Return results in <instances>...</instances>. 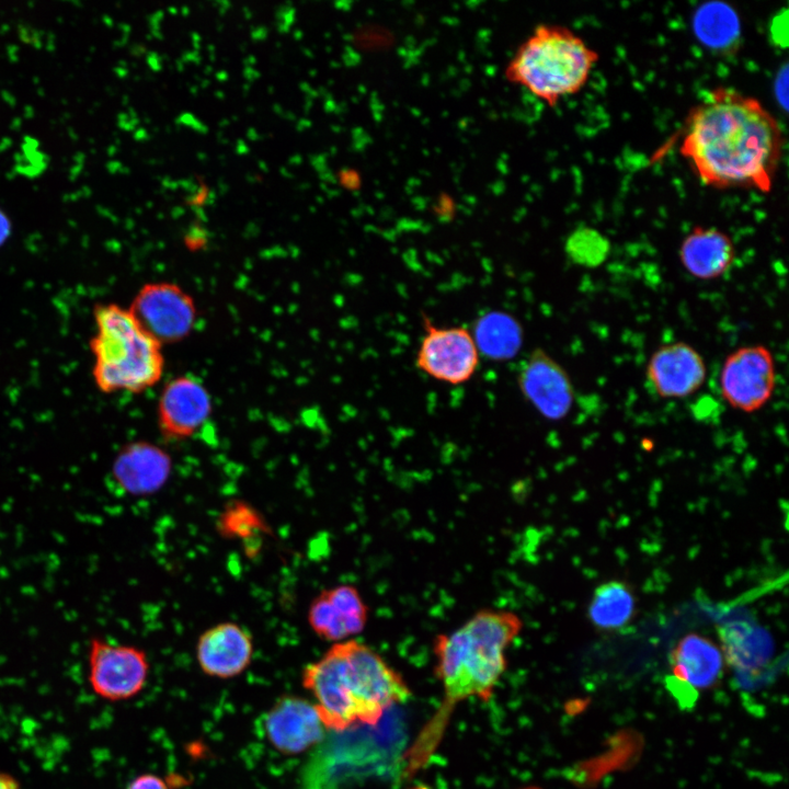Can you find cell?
Masks as SVG:
<instances>
[{
    "mask_svg": "<svg viewBox=\"0 0 789 789\" xmlns=\"http://www.w3.org/2000/svg\"><path fill=\"white\" fill-rule=\"evenodd\" d=\"M782 145L777 119L757 99L718 87L690 108L679 151L708 186L768 193Z\"/></svg>",
    "mask_w": 789,
    "mask_h": 789,
    "instance_id": "1",
    "label": "cell"
},
{
    "mask_svg": "<svg viewBox=\"0 0 789 789\" xmlns=\"http://www.w3.org/2000/svg\"><path fill=\"white\" fill-rule=\"evenodd\" d=\"M523 629L522 618L507 609L484 608L457 629L434 639L435 675L443 687L436 713L405 757L413 775L423 767L443 737L454 708L469 698L488 701L507 666L506 650Z\"/></svg>",
    "mask_w": 789,
    "mask_h": 789,
    "instance_id": "2",
    "label": "cell"
},
{
    "mask_svg": "<svg viewBox=\"0 0 789 789\" xmlns=\"http://www.w3.org/2000/svg\"><path fill=\"white\" fill-rule=\"evenodd\" d=\"M301 678L324 728L334 732L375 727L387 709L411 696L401 674L355 639L333 643L305 666Z\"/></svg>",
    "mask_w": 789,
    "mask_h": 789,
    "instance_id": "3",
    "label": "cell"
},
{
    "mask_svg": "<svg viewBox=\"0 0 789 789\" xmlns=\"http://www.w3.org/2000/svg\"><path fill=\"white\" fill-rule=\"evenodd\" d=\"M96 334L90 341L94 355L93 378L105 393L142 392L163 375L162 345L138 322L129 309L116 304L94 308Z\"/></svg>",
    "mask_w": 789,
    "mask_h": 789,
    "instance_id": "4",
    "label": "cell"
},
{
    "mask_svg": "<svg viewBox=\"0 0 789 789\" xmlns=\"http://www.w3.org/2000/svg\"><path fill=\"white\" fill-rule=\"evenodd\" d=\"M598 53L572 30L537 25L518 46L505 68V78L554 106L579 92L588 80Z\"/></svg>",
    "mask_w": 789,
    "mask_h": 789,
    "instance_id": "5",
    "label": "cell"
},
{
    "mask_svg": "<svg viewBox=\"0 0 789 789\" xmlns=\"http://www.w3.org/2000/svg\"><path fill=\"white\" fill-rule=\"evenodd\" d=\"M719 387L722 399L744 413L761 410L773 397L776 365L770 350L762 344L744 345L724 359Z\"/></svg>",
    "mask_w": 789,
    "mask_h": 789,
    "instance_id": "6",
    "label": "cell"
},
{
    "mask_svg": "<svg viewBox=\"0 0 789 789\" xmlns=\"http://www.w3.org/2000/svg\"><path fill=\"white\" fill-rule=\"evenodd\" d=\"M423 335L415 355L416 367L428 377L449 385L467 382L476 374L480 354L465 327H436L423 317Z\"/></svg>",
    "mask_w": 789,
    "mask_h": 789,
    "instance_id": "7",
    "label": "cell"
},
{
    "mask_svg": "<svg viewBox=\"0 0 789 789\" xmlns=\"http://www.w3.org/2000/svg\"><path fill=\"white\" fill-rule=\"evenodd\" d=\"M88 663L91 689L108 701L135 697L144 689L149 675V662L144 650L110 643L99 637L90 641Z\"/></svg>",
    "mask_w": 789,
    "mask_h": 789,
    "instance_id": "8",
    "label": "cell"
},
{
    "mask_svg": "<svg viewBox=\"0 0 789 789\" xmlns=\"http://www.w3.org/2000/svg\"><path fill=\"white\" fill-rule=\"evenodd\" d=\"M129 310L161 345L185 339L193 331L197 319L193 298L183 288L169 282L144 285Z\"/></svg>",
    "mask_w": 789,
    "mask_h": 789,
    "instance_id": "9",
    "label": "cell"
},
{
    "mask_svg": "<svg viewBox=\"0 0 789 789\" xmlns=\"http://www.w3.org/2000/svg\"><path fill=\"white\" fill-rule=\"evenodd\" d=\"M517 385L525 400L547 420H562L573 407L575 391L570 376L545 350H533L522 362Z\"/></svg>",
    "mask_w": 789,
    "mask_h": 789,
    "instance_id": "10",
    "label": "cell"
},
{
    "mask_svg": "<svg viewBox=\"0 0 789 789\" xmlns=\"http://www.w3.org/2000/svg\"><path fill=\"white\" fill-rule=\"evenodd\" d=\"M707 378L702 355L690 344L678 341L659 346L645 367L651 390L663 399H683L696 393Z\"/></svg>",
    "mask_w": 789,
    "mask_h": 789,
    "instance_id": "11",
    "label": "cell"
},
{
    "mask_svg": "<svg viewBox=\"0 0 789 789\" xmlns=\"http://www.w3.org/2000/svg\"><path fill=\"white\" fill-rule=\"evenodd\" d=\"M211 396L193 376L171 379L162 389L158 401V424L169 439L192 437L210 419Z\"/></svg>",
    "mask_w": 789,
    "mask_h": 789,
    "instance_id": "12",
    "label": "cell"
},
{
    "mask_svg": "<svg viewBox=\"0 0 789 789\" xmlns=\"http://www.w3.org/2000/svg\"><path fill=\"white\" fill-rule=\"evenodd\" d=\"M263 728L272 746L285 755L304 753L324 739L315 704L298 696L278 699L266 712Z\"/></svg>",
    "mask_w": 789,
    "mask_h": 789,
    "instance_id": "13",
    "label": "cell"
},
{
    "mask_svg": "<svg viewBox=\"0 0 789 789\" xmlns=\"http://www.w3.org/2000/svg\"><path fill=\"white\" fill-rule=\"evenodd\" d=\"M307 620L319 638L335 643L352 639L365 629L368 607L355 586L340 584L313 597Z\"/></svg>",
    "mask_w": 789,
    "mask_h": 789,
    "instance_id": "14",
    "label": "cell"
},
{
    "mask_svg": "<svg viewBox=\"0 0 789 789\" xmlns=\"http://www.w3.org/2000/svg\"><path fill=\"white\" fill-rule=\"evenodd\" d=\"M253 640L239 624L225 621L206 629L196 643V659L208 676L232 678L249 667L253 658Z\"/></svg>",
    "mask_w": 789,
    "mask_h": 789,
    "instance_id": "15",
    "label": "cell"
},
{
    "mask_svg": "<svg viewBox=\"0 0 789 789\" xmlns=\"http://www.w3.org/2000/svg\"><path fill=\"white\" fill-rule=\"evenodd\" d=\"M172 469L170 455L159 446L137 441L117 453L112 476L118 487L132 495H148L160 490Z\"/></svg>",
    "mask_w": 789,
    "mask_h": 789,
    "instance_id": "16",
    "label": "cell"
},
{
    "mask_svg": "<svg viewBox=\"0 0 789 789\" xmlns=\"http://www.w3.org/2000/svg\"><path fill=\"white\" fill-rule=\"evenodd\" d=\"M679 261L688 274L710 281L723 276L733 265L735 247L729 235L716 227H695L683 239Z\"/></svg>",
    "mask_w": 789,
    "mask_h": 789,
    "instance_id": "17",
    "label": "cell"
},
{
    "mask_svg": "<svg viewBox=\"0 0 789 789\" xmlns=\"http://www.w3.org/2000/svg\"><path fill=\"white\" fill-rule=\"evenodd\" d=\"M671 661L675 678L691 691L711 687L723 673L722 650L697 633L686 634L677 642Z\"/></svg>",
    "mask_w": 789,
    "mask_h": 789,
    "instance_id": "18",
    "label": "cell"
},
{
    "mask_svg": "<svg viewBox=\"0 0 789 789\" xmlns=\"http://www.w3.org/2000/svg\"><path fill=\"white\" fill-rule=\"evenodd\" d=\"M722 653L737 674L752 675L770 660L773 641L767 631L754 622L731 620L719 627Z\"/></svg>",
    "mask_w": 789,
    "mask_h": 789,
    "instance_id": "19",
    "label": "cell"
},
{
    "mask_svg": "<svg viewBox=\"0 0 789 789\" xmlns=\"http://www.w3.org/2000/svg\"><path fill=\"white\" fill-rule=\"evenodd\" d=\"M479 354L492 361L513 358L523 344L521 323L504 311H489L477 318L471 331Z\"/></svg>",
    "mask_w": 789,
    "mask_h": 789,
    "instance_id": "20",
    "label": "cell"
},
{
    "mask_svg": "<svg viewBox=\"0 0 789 789\" xmlns=\"http://www.w3.org/2000/svg\"><path fill=\"white\" fill-rule=\"evenodd\" d=\"M693 30L698 41L716 53L733 52L741 37L739 15L723 1L701 4L694 13Z\"/></svg>",
    "mask_w": 789,
    "mask_h": 789,
    "instance_id": "21",
    "label": "cell"
},
{
    "mask_svg": "<svg viewBox=\"0 0 789 789\" xmlns=\"http://www.w3.org/2000/svg\"><path fill=\"white\" fill-rule=\"evenodd\" d=\"M636 601L631 588L620 581L597 586L588 605V618L604 630L625 627L634 614Z\"/></svg>",
    "mask_w": 789,
    "mask_h": 789,
    "instance_id": "22",
    "label": "cell"
},
{
    "mask_svg": "<svg viewBox=\"0 0 789 789\" xmlns=\"http://www.w3.org/2000/svg\"><path fill=\"white\" fill-rule=\"evenodd\" d=\"M565 251L568 256L579 265L597 266L606 259L609 243L593 228H578L568 237Z\"/></svg>",
    "mask_w": 789,
    "mask_h": 789,
    "instance_id": "23",
    "label": "cell"
},
{
    "mask_svg": "<svg viewBox=\"0 0 789 789\" xmlns=\"http://www.w3.org/2000/svg\"><path fill=\"white\" fill-rule=\"evenodd\" d=\"M787 25H788L787 10L779 12L771 20V24H770L771 38L776 45H779L781 47L787 46V33H788Z\"/></svg>",
    "mask_w": 789,
    "mask_h": 789,
    "instance_id": "24",
    "label": "cell"
},
{
    "mask_svg": "<svg viewBox=\"0 0 789 789\" xmlns=\"http://www.w3.org/2000/svg\"><path fill=\"white\" fill-rule=\"evenodd\" d=\"M126 789H169L167 782L153 774H142L134 778Z\"/></svg>",
    "mask_w": 789,
    "mask_h": 789,
    "instance_id": "25",
    "label": "cell"
},
{
    "mask_svg": "<svg viewBox=\"0 0 789 789\" xmlns=\"http://www.w3.org/2000/svg\"><path fill=\"white\" fill-rule=\"evenodd\" d=\"M787 80H788V70H787V66H785V69L778 73V77L776 78V83H775L776 96L778 99H780V103L784 107L787 106V88H786L787 85L782 87V83L786 82Z\"/></svg>",
    "mask_w": 789,
    "mask_h": 789,
    "instance_id": "26",
    "label": "cell"
},
{
    "mask_svg": "<svg viewBox=\"0 0 789 789\" xmlns=\"http://www.w3.org/2000/svg\"><path fill=\"white\" fill-rule=\"evenodd\" d=\"M12 230L11 220L8 215L0 208V247L9 239Z\"/></svg>",
    "mask_w": 789,
    "mask_h": 789,
    "instance_id": "27",
    "label": "cell"
},
{
    "mask_svg": "<svg viewBox=\"0 0 789 789\" xmlns=\"http://www.w3.org/2000/svg\"><path fill=\"white\" fill-rule=\"evenodd\" d=\"M0 789H21V787L14 777L0 771Z\"/></svg>",
    "mask_w": 789,
    "mask_h": 789,
    "instance_id": "28",
    "label": "cell"
},
{
    "mask_svg": "<svg viewBox=\"0 0 789 789\" xmlns=\"http://www.w3.org/2000/svg\"><path fill=\"white\" fill-rule=\"evenodd\" d=\"M523 789H540V788H537V787H527V788H523Z\"/></svg>",
    "mask_w": 789,
    "mask_h": 789,
    "instance_id": "29",
    "label": "cell"
}]
</instances>
